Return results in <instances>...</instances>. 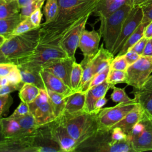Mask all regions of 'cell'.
Here are the masks:
<instances>
[{"mask_svg": "<svg viewBox=\"0 0 152 152\" xmlns=\"http://www.w3.org/2000/svg\"><path fill=\"white\" fill-rule=\"evenodd\" d=\"M99 0H58L59 10L52 22L40 24L39 45L59 46L64 35L84 16L91 14Z\"/></svg>", "mask_w": 152, "mask_h": 152, "instance_id": "6da1fadb", "label": "cell"}, {"mask_svg": "<svg viewBox=\"0 0 152 152\" xmlns=\"http://www.w3.org/2000/svg\"><path fill=\"white\" fill-rule=\"evenodd\" d=\"M75 151L134 152L129 137L120 128H98Z\"/></svg>", "mask_w": 152, "mask_h": 152, "instance_id": "7a4b0ae2", "label": "cell"}, {"mask_svg": "<svg viewBox=\"0 0 152 152\" xmlns=\"http://www.w3.org/2000/svg\"><path fill=\"white\" fill-rule=\"evenodd\" d=\"M96 115V113L82 110L71 114L63 113L57 118L65 126L78 145L98 129Z\"/></svg>", "mask_w": 152, "mask_h": 152, "instance_id": "3957f363", "label": "cell"}, {"mask_svg": "<svg viewBox=\"0 0 152 152\" xmlns=\"http://www.w3.org/2000/svg\"><path fill=\"white\" fill-rule=\"evenodd\" d=\"M39 39V27L8 37L0 48V51L12 64L14 60L32 52L38 46Z\"/></svg>", "mask_w": 152, "mask_h": 152, "instance_id": "277c9868", "label": "cell"}, {"mask_svg": "<svg viewBox=\"0 0 152 152\" xmlns=\"http://www.w3.org/2000/svg\"><path fill=\"white\" fill-rule=\"evenodd\" d=\"M67 56L59 46L38 45L30 54L14 60L12 64L18 68L40 72L44 65L54 59Z\"/></svg>", "mask_w": 152, "mask_h": 152, "instance_id": "5b68a950", "label": "cell"}, {"mask_svg": "<svg viewBox=\"0 0 152 152\" xmlns=\"http://www.w3.org/2000/svg\"><path fill=\"white\" fill-rule=\"evenodd\" d=\"M132 8L129 3H126L109 16L99 18V33L103 39L104 47L111 52L119 36L123 23Z\"/></svg>", "mask_w": 152, "mask_h": 152, "instance_id": "8992f818", "label": "cell"}, {"mask_svg": "<svg viewBox=\"0 0 152 152\" xmlns=\"http://www.w3.org/2000/svg\"><path fill=\"white\" fill-rule=\"evenodd\" d=\"M134 152L152 151V115L143 111L129 136Z\"/></svg>", "mask_w": 152, "mask_h": 152, "instance_id": "52a82bcc", "label": "cell"}, {"mask_svg": "<svg viewBox=\"0 0 152 152\" xmlns=\"http://www.w3.org/2000/svg\"><path fill=\"white\" fill-rule=\"evenodd\" d=\"M135 98L132 100L119 103L114 106L102 108L96 115L98 128H110L122 119L137 103Z\"/></svg>", "mask_w": 152, "mask_h": 152, "instance_id": "ba28073f", "label": "cell"}, {"mask_svg": "<svg viewBox=\"0 0 152 152\" xmlns=\"http://www.w3.org/2000/svg\"><path fill=\"white\" fill-rule=\"evenodd\" d=\"M126 84L134 88L143 85L152 73V56H143L129 65L127 69Z\"/></svg>", "mask_w": 152, "mask_h": 152, "instance_id": "9c48e42d", "label": "cell"}, {"mask_svg": "<svg viewBox=\"0 0 152 152\" xmlns=\"http://www.w3.org/2000/svg\"><path fill=\"white\" fill-rule=\"evenodd\" d=\"M28 104L30 113L38 126L49 124L56 119L46 89H40L37 98Z\"/></svg>", "mask_w": 152, "mask_h": 152, "instance_id": "30bf717a", "label": "cell"}, {"mask_svg": "<svg viewBox=\"0 0 152 152\" xmlns=\"http://www.w3.org/2000/svg\"><path fill=\"white\" fill-rule=\"evenodd\" d=\"M143 13L140 7H132L124 20L119 36L113 46L112 53L116 56L121 50L126 40L142 23Z\"/></svg>", "mask_w": 152, "mask_h": 152, "instance_id": "8fae6325", "label": "cell"}, {"mask_svg": "<svg viewBox=\"0 0 152 152\" xmlns=\"http://www.w3.org/2000/svg\"><path fill=\"white\" fill-rule=\"evenodd\" d=\"M31 147L34 152H63L53 138L48 124L39 126L34 131Z\"/></svg>", "mask_w": 152, "mask_h": 152, "instance_id": "7c38bea8", "label": "cell"}, {"mask_svg": "<svg viewBox=\"0 0 152 152\" xmlns=\"http://www.w3.org/2000/svg\"><path fill=\"white\" fill-rule=\"evenodd\" d=\"M90 15L87 14L84 16L64 35L60 41L59 46L65 51L68 57L75 58V53L78 48L81 33L86 28V23Z\"/></svg>", "mask_w": 152, "mask_h": 152, "instance_id": "4fadbf2b", "label": "cell"}, {"mask_svg": "<svg viewBox=\"0 0 152 152\" xmlns=\"http://www.w3.org/2000/svg\"><path fill=\"white\" fill-rule=\"evenodd\" d=\"M101 37L99 32L94 30L88 31L84 29L83 31L78 44V48L84 56L81 64L88 62L95 56L99 49Z\"/></svg>", "mask_w": 152, "mask_h": 152, "instance_id": "5bb4252c", "label": "cell"}, {"mask_svg": "<svg viewBox=\"0 0 152 152\" xmlns=\"http://www.w3.org/2000/svg\"><path fill=\"white\" fill-rule=\"evenodd\" d=\"M75 61V58H72L68 56L54 59L44 65L42 69L53 74L70 87L71 73Z\"/></svg>", "mask_w": 152, "mask_h": 152, "instance_id": "9a60e30c", "label": "cell"}, {"mask_svg": "<svg viewBox=\"0 0 152 152\" xmlns=\"http://www.w3.org/2000/svg\"><path fill=\"white\" fill-rule=\"evenodd\" d=\"M48 124L53 138L58 143L62 151H75L78 144L61 121L56 118Z\"/></svg>", "mask_w": 152, "mask_h": 152, "instance_id": "2e32d148", "label": "cell"}, {"mask_svg": "<svg viewBox=\"0 0 152 152\" xmlns=\"http://www.w3.org/2000/svg\"><path fill=\"white\" fill-rule=\"evenodd\" d=\"M2 132L5 138L28 140L32 142L33 132H29L23 129L18 122L12 118L8 116L0 119Z\"/></svg>", "mask_w": 152, "mask_h": 152, "instance_id": "e0dca14e", "label": "cell"}, {"mask_svg": "<svg viewBox=\"0 0 152 152\" xmlns=\"http://www.w3.org/2000/svg\"><path fill=\"white\" fill-rule=\"evenodd\" d=\"M137 102L144 111L152 115V74L138 88H134L132 91Z\"/></svg>", "mask_w": 152, "mask_h": 152, "instance_id": "ac0fdd59", "label": "cell"}, {"mask_svg": "<svg viewBox=\"0 0 152 152\" xmlns=\"http://www.w3.org/2000/svg\"><path fill=\"white\" fill-rule=\"evenodd\" d=\"M111 85L106 80L100 84L88 88L86 92V101L83 110L87 113H93L96 102L103 97H105Z\"/></svg>", "mask_w": 152, "mask_h": 152, "instance_id": "d6986e66", "label": "cell"}, {"mask_svg": "<svg viewBox=\"0 0 152 152\" xmlns=\"http://www.w3.org/2000/svg\"><path fill=\"white\" fill-rule=\"evenodd\" d=\"M114 57L115 56L113 53L104 47V44L102 43L99 48L98 52L93 58L86 63L80 64L81 65L87 64L90 66L94 75L96 74L110 65V62Z\"/></svg>", "mask_w": 152, "mask_h": 152, "instance_id": "ffe728a7", "label": "cell"}, {"mask_svg": "<svg viewBox=\"0 0 152 152\" xmlns=\"http://www.w3.org/2000/svg\"><path fill=\"white\" fill-rule=\"evenodd\" d=\"M143 111L142 107L137 103L133 109L122 119L110 128H119L129 138L134 126L141 119Z\"/></svg>", "mask_w": 152, "mask_h": 152, "instance_id": "44dd1931", "label": "cell"}, {"mask_svg": "<svg viewBox=\"0 0 152 152\" xmlns=\"http://www.w3.org/2000/svg\"><path fill=\"white\" fill-rule=\"evenodd\" d=\"M40 74L46 90L63 94L65 96L72 92L69 87L50 72L41 69Z\"/></svg>", "mask_w": 152, "mask_h": 152, "instance_id": "7402d4cb", "label": "cell"}, {"mask_svg": "<svg viewBox=\"0 0 152 152\" xmlns=\"http://www.w3.org/2000/svg\"><path fill=\"white\" fill-rule=\"evenodd\" d=\"M34 152L31 141L4 138L0 140V152Z\"/></svg>", "mask_w": 152, "mask_h": 152, "instance_id": "603a6c76", "label": "cell"}, {"mask_svg": "<svg viewBox=\"0 0 152 152\" xmlns=\"http://www.w3.org/2000/svg\"><path fill=\"white\" fill-rule=\"evenodd\" d=\"M126 3L129 0H99L93 13L99 18L106 17Z\"/></svg>", "mask_w": 152, "mask_h": 152, "instance_id": "cb8c5ba5", "label": "cell"}, {"mask_svg": "<svg viewBox=\"0 0 152 152\" xmlns=\"http://www.w3.org/2000/svg\"><path fill=\"white\" fill-rule=\"evenodd\" d=\"M65 106L64 112L71 114L83 110L85 101L86 92L79 91L71 92L65 96Z\"/></svg>", "mask_w": 152, "mask_h": 152, "instance_id": "d4e9b609", "label": "cell"}, {"mask_svg": "<svg viewBox=\"0 0 152 152\" xmlns=\"http://www.w3.org/2000/svg\"><path fill=\"white\" fill-rule=\"evenodd\" d=\"M24 20L20 12L11 17L0 19V35L8 38L18 24Z\"/></svg>", "mask_w": 152, "mask_h": 152, "instance_id": "484cf974", "label": "cell"}, {"mask_svg": "<svg viewBox=\"0 0 152 152\" xmlns=\"http://www.w3.org/2000/svg\"><path fill=\"white\" fill-rule=\"evenodd\" d=\"M46 91L53 113L56 118H57L62 115L64 112L65 106V96L49 90H46Z\"/></svg>", "mask_w": 152, "mask_h": 152, "instance_id": "4316f807", "label": "cell"}, {"mask_svg": "<svg viewBox=\"0 0 152 152\" xmlns=\"http://www.w3.org/2000/svg\"><path fill=\"white\" fill-rule=\"evenodd\" d=\"M18 68L20 70L23 83H30L37 86L40 89H46L40 72L23 68Z\"/></svg>", "mask_w": 152, "mask_h": 152, "instance_id": "83f0119b", "label": "cell"}, {"mask_svg": "<svg viewBox=\"0 0 152 152\" xmlns=\"http://www.w3.org/2000/svg\"><path fill=\"white\" fill-rule=\"evenodd\" d=\"M148 23H141L126 40L121 50L116 55H124L140 39L144 37V31Z\"/></svg>", "mask_w": 152, "mask_h": 152, "instance_id": "f1b7e54d", "label": "cell"}, {"mask_svg": "<svg viewBox=\"0 0 152 152\" xmlns=\"http://www.w3.org/2000/svg\"><path fill=\"white\" fill-rule=\"evenodd\" d=\"M40 90L39 88L33 84L24 83L19 90L18 96L21 101L29 103L37 98L40 93Z\"/></svg>", "mask_w": 152, "mask_h": 152, "instance_id": "f546056e", "label": "cell"}, {"mask_svg": "<svg viewBox=\"0 0 152 152\" xmlns=\"http://www.w3.org/2000/svg\"><path fill=\"white\" fill-rule=\"evenodd\" d=\"M20 8L17 0H6L0 4V19L5 18L20 12Z\"/></svg>", "mask_w": 152, "mask_h": 152, "instance_id": "4dcf8cb0", "label": "cell"}, {"mask_svg": "<svg viewBox=\"0 0 152 152\" xmlns=\"http://www.w3.org/2000/svg\"><path fill=\"white\" fill-rule=\"evenodd\" d=\"M83 73V68L81 64H78L75 61L72 65V68L70 77V87L72 92L78 90L81 81Z\"/></svg>", "mask_w": 152, "mask_h": 152, "instance_id": "1f68e13d", "label": "cell"}, {"mask_svg": "<svg viewBox=\"0 0 152 152\" xmlns=\"http://www.w3.org/2000/svg\"><path fill=\"white\" fill-rule=\"evenodd\" d=\"M59 6L58 0H47L43 7V14L45 17V21L48 23L53 21L58 14Z\"/></svg>", "mask_w": 152, "mask_h": 152, "instance_id": "d6a6232c", "label": "cell"}, {"mask_svg": "<svg viewBox=\"0 0 152 152\" xmlns=\"http://www.w3.org/2000/svg\"><path fill=\"white\" fill-rule=\"evenodd\" d=\"M12 118L15 119L23 129L31 132H33L39 126L37 125L33 116L30 113L26 115L14 117Z\"/></svg>", "mask_w": 152, "mask_h": 152, "instance_id": "836d02e7", "label": "cell"}, {"mask_svg": "<svg viewBox=\"0 0 152 152\" xmlns=\"http://www.w3.org/2000/svg\"><path fill=\"white\" fill-rule=\"evenodd\" d=\"M126 71L110 68L106 81L109 84L113 86L119 83H126Z\"/></svg>", "mask_w": 152, "mask_h": 152, "instance_id": "e575fe53", "label": "cell"}, {"mask_svg": "<svg viewBox=\"0 0 152 152\" xmlns=\"http://www.w3.org/2000/svg\"><path fill=\"white\" fill-rule=\"evenodd\" d=\"M30 21L29 17L24 18L21 22H20L18 25L15 27L12 32L11 33L10 36H14L17 34H20L27 31H29L31 30L37 28ZM9 36V37H10Z\"/></svg>", "mask_w": 152, "mask_h": 152, "instance_id": "d590c367", "label": "cell"}, {"mask_svg": "<svg viewBox=\"0 0 152 152\" xmlns=\"http://www.w3.org/2000/svg\"><path fill=\"white\" fill-rule=\"evenodd\" d=\"M110 88L113 91L110 95V98L113 102L115 103H123L132 100L126 93L124 88L116 87L115 85L111 86Z\"/></svg>", "mask_w": 152, "mask_h": 152, "instance_id": "8d00e7d4", "label": "cell"}, {"mask_svg": "<svg viewBox=\"0 0 152 152\" xmlns=\"http://www.w3.org/2000/svg\"><path fill=\"white\" fill-rule=\"evenodd\" d=\"M45 0H35L29 5L20 9V14L24 19L28 17L30 14L37 8H41L43 5Z\"/></svg>", "mask_w": 152, "mask_h": 152, "instance_id": "74e56055", "label": "cell"}, {"mask_svg": "<svg viewBox=\"0 0 152 152\" xmlns=\"http://www.w3.org/2000/svg\"><path fill=\"white\" fill-rule=\"evenodd\" d=\"M109 70H110V65L107 66L102 71L96 74L90 81L88 88L96 86L99 84H102L104 81H105L107 79Z\"/></svg>", "mask_w": 152, "mask_h": 152, "instance_id": "f35d334b", "label": "cell"}, {"mask_svg": "<svg viewBox=\"0 0 152 152\" xmlns=\"http://www.w3.org/2000/svg\"><path fill=\"white\" fill-rule=\"evenodd\" d=\"M129 65L124 55H116L110 64V68L126 71Z\"/></svg>", "mask_w": 152, "mask_h": 152, "instance_id": "ab89813d", "label": "cell"}, {"mask_svg": "<svg viewBox=\"0 0 152 152\" xmlns=\"http://www.w3.org/2000/svg\"><path fill=\"white\" fill-rule=\"evenodd\" d=\"M138 7L141 8L143 13L142 23L152 21V0H147Z\"/></svg>", "mask_w": 152, "mask_h": 152, "instance_id": "60d3db41", "label": "cell"}, {"mask_svg": "<svg viewBox=\"0 0 152 152\" xmlns=\"http://www.w3.org/2000/svg\"><path fill=\"white\" fill-rule=\"evenodd\" d=\"M7 77L10 83L18 84L22 82L20 70L16 65L7 75Z\"/></svg>", "mask_w": 152, "mask_h": 152, "instance_id": "b9f144b4", "label": "cell"}, {"mask_svg": "<svg viewBox=\"0 0 152 152\" xmlns=\"http://www.w3.org/2000/svg\"><path fill=\"white\" fill-rule=\"evenodd\" d=\"M23 83L21 82L18 84H12L9 83L8 84L2 86L0 88V95H7L10 94L11 92L16 90H20L23 85Z\"/></svg>", "mask_w": 152, "mask_h": 152, "instance_id": "7bdbcfd3", "label": "cell"}, {"mask_svg": "<svg viewBox=\"0 0 152 152\" xmlns=\"http://www.w3.org/2000/svg\"><path fill=\"white\" fill-rule=\"evenodd\" d=\"M29 113H30V110H29V106L28 103L21 101L20 104L18 105V106L15 109V110L12 113V114L10 116L12 118L21 116L26 115Z\"/></svg>", "mask_w": 152, "mask_h": 152, "instance_id": "ee69618b", "label": "cell"}, {"mask_svg": "<svg viewBox=\"0 0 152 152\" xmlns=\"http://www.w3.org/2000/svg\"><path fill=\"white\" fill-rule=\"evenodd\" d=\"M147 39L145 37H142L141 39H140L135 45H134L129 50H133L137 53L140 56L142 55L143 51L144 50L145 45L147 42Z\"/></svg>", "mask_w": 152, "mask_h": 152, "instance_id": "f6af8a7d", "label": "cell"}, {"mask_svg": "<svg viewBox=\"0 0 152 152\" xmlns=\"http://www.w3.org/2000/svg\"><path fill=\"white\" fill-rule=\"evenodd\" d=\"M42 15L41 8H37L29 16V18L31 23L37 28H39L41 24Z\"/></svg>", "mask_w": 152, "mask_h": 152, "instance_id": "bcb514c9", "label": "cell"}, {"mask_svg": "<svg viewBox=\"0 0 152 152\" xmlns=\"http://www.w3.org/2000/svg\"><path fill=\"white\" fill-rule=\"evenodd\" d=\"M124 56L126 62H128L129 66L134 64L135 62H136L141 56L137 53L131 50H129L124 55Z\"/></svg>", "mask_w": 152, "mask_h": 152, "instance_id": "7dc6e473", "label": "cell"}, {"mask_svg": "<svg viewBox=\"0 0 152 152\" xmlns=\"http://www.w3.org/2000/svg\"><path fill=\"white\" fill-rule=\"evenodd\" d=\"M15 66L12 63H2L0 64V76L7 77L12 69Z\"/></svg>", "mask_w": 152, "mask_h": 152, "instance_id": "c3c4849f", "label": "cell"}, {"mask_svg": "<svg viewBox=\"0 0 152 152\" xmlns=\"http://www.w3.org/2000/svg\"><path fill=\"white\" fill-rule=\"evenodd\" d=\"M11 100V96L10 94L0 95V118L8 104H10L9 101Z\"/></svg>", "mask_w": 152, "mask_h": 152, "instance_id": "681fc988", "label": "cell"}, {"mask_svg": "<svg viewBox=\"0 0 152 152\" xmlns=\"http://www.w3.org/2000/svg\"><path fill=\"white\" fill-rule=\"evenodd\" d=\"M107 100L106 99L105 97H103L100 98V99H99L96 102V103L94 105L93 113L97 114L99 113V112L102 109L103 106H104V104H106V103H107Z\"/></svg>", "mask_w": 152, "mask_h": 152, "instance_id": "f907efd6", "label": "cell"}, {"mask_svg": "<svg viewBox=\"0 0 152 152\" xmlns=\"http://www.w3.org/2000/svg\"><path fill=\"white\" fill-rule=\"evenodd\" d=\"M141 56H152V39H148Z\"/></svg>", "mask_w": 152, "mask_h": 152, "instance_id": "816d5d0a", "label": "cell"}, {"mask_svg": "<svg viewBox=\"0 0 152 152\" xmlns=\"http://www.w3.org/2000/svg\"><path fill=\"white\" fill-rule=\"evenodd\" d=\"M144 37L147 39H152V21H150L146 26L144 31Z\"/></svg>", "mask_w": 152, "mask_h": 152, "instance_id": "f5cc1de1", "label": "cell"}, {"mask_svg": "<svg viewBox=\"0 0 152 152\" xmlns=\"http://www.w3.org/2000/svg\"><path fill=\"white\" fill-rule=\"evenodd\" d=\"M18 6L20 8H22L23 7H25L26 6L29 5L32 2H33L35 0H17Z\"/></svg>", "mask_w": 152, "mask_h": 152, "instance_id": "db71d44e", "label": "cell"}, {"mask_svg": "<svg viewBox=\"0 0 152 152\" xmlns=\"http://www.w3.org/2000/svg\"><path fill=\"white\" fill-rule=\"evenodd\" d=\"M147 0H129V4L132 7H138Z\"/></svg>", "mask_w": 152, "mask_h": 152, "instance_id": "11a10c76", "label": "cell"}, {"mask_svg": "<svg viewBox=\"0 0 152 152\" xmlns=\"http://www.w3.org/2000/svg\"><path fill=\"white\" fill-rule=\"evenodd\" d=\"M2 63H11V61L5 57L4 54L0 51V64Z\"/></svg>", "mask_w": 152, "mask_h": 152, "instance_id": "9f6ffc18", "label": "cell"}, {"mask_svg": "<svg viewBox=\"0 0 152 152\" xmlns=\"http://www.w3.org/2000/svg\"><path fill=\"white\" fill-rule=\"evenodd\" d=\"M10 83L7 77H0V86L2 87L6 86Z\"/></svg>", "mask_w": 152, "mask_h": 152, "instance_id": "6f0895ef", "label": "cell"}, {"mask_svg": "<svg viewBox=\"0 0 152 152\" xmlns=\"http://www.w3.org/2000/svg\"><path fill=\"white\" fill-rule=\"evenodd\" d=\"M6 39H7V38L5 36L0 35V48L3 45V43L5 42Z\"/></svg>", "mask_w": 152, "mask_h": 152, "instance_id": "680465c9", "label": "cell"}, {"mask_svg": "<svg viewBox=\"0 0 152 152\" xmlns=\"http://www.w3.org/2000/svg\"><path fill=\"white\" fill-rule=\"evenodd\" d=\"M5 138L4 137V135H3V133L2 132V129H1V122H0V140H2L3 139Z\"/></svg>", "mask_w": 152, "mask_h": 152, "instance_id": "91938a15", "label": "cell"}, {"mask_svg": "<svg viewBox=\"0 0 152 152\" xmlns=\"http://www.w3.org/2000/svg\"><path fill=\"white\" fill-rule=\"evenodd\" d=\"M6 1V0H0V4H2L4 2H5Z\"/></svg>", "mask_w": 152, "mask_h": 152, "instance_id": "94428289", "label": "cell"}, {"mask_svg": "<svg viewBox=\"0 0 152 152\" xmlns=\"http://www.w3.org/2000/svg\"><path fill=\"white\" fill-rule=\"evenodd\" d=\"M0 77H1V76H0Z\"/></svg>", "mask_w": 152, "mask_h": 152, "instance_id": "6125c7cd", "label": "cell"}, {"mask_svg": "<svg viewBox=\"0 0 152 152\" xmlns=\"http://www.w3.org/2000/svg\"><path fill=\"white\" fill-rule=\"evenodd\" d=\"M0 119H1V118H0Z\"/></svg>", "mask_w": 152, "mask_h": 152, "instance_id": "be15d7a7", "label": "cell"}]
</instances>
